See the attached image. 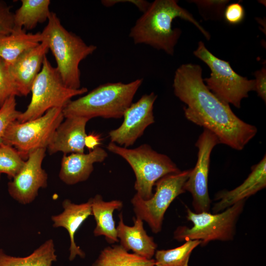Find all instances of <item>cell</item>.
<instances>
[{
	"label": "cell",
	"instance_id": "cell-33",
	"mask_svg": "<svg viewBox=\"0 0 266 266\" xmlns=\"http://www.w3.org/2000/svg\"><path fill=\"white\" fill-rule=\"evenodd\" d=\"M100 138L98 135L94 133H91L89 135H87L85 138V145L89 149L93 150L98 146V145L100 143Z\"/></svg>",
	"mask_w": 266,
	"mask_h": 266
},
{
	"label": "cell",
	"instance_id": "cell-2",
	"mask_svg": "<svg viewBox=\"0 0 266 266\" xmlns=\"http://www.w3.org/2000/svg\"><path fill=\"white\" fill-rule=\"evenodd\" d=\"M178 17L193 24L207 40L210 39V34L175 0H156L150 2L131 28L129 36L135 44L148 45L173 55L181 34L180 29L172 27L173 19Z\"/></svg>",
	"mask_w": 266,
	"mask_h": 266
},
{
	"label": "cell",
	"instance_id": "cell-7",
	"mask_svg": "<svg viewBox=\"0 0 266 266\" xmlns=\"http://www.w3.org/2000/svg\"><path fill=\"white\" fill-rule=\"evenodd\" d=\"M245 200H241L226 208L221 213H196L187 209V219L192 227L180 226L174 233V238L179 241L199 240L201 245L213 240L229 241L233 239L237 220L242 213Z\"/></svg>",
	"mask_w": 266,
	"mask_h": 266
},
{
	"label": "cell",
	"instance_id": "cell-25",
	"mask_svg": "<svg viewBox=\"0 0 266 266\" xmlns=\"http://www.w3.org/2000/svg\"><path fill=\"white\" fill-rule=\"evenodd\" d=\"M200 244L201 241L199 240H189L173 249L157 250L155 253V266H188L193 250Z\"/></svg>",
	"mask_w": 266,
	"mask_h": 266
},
{
	"label": "cell",
	"instance_id": "cell-15",
	"mask_svg": "<svg viewBox=\"0 0 266 266\" xmlns=\"http://www.w3.org/2000/svg\"><path fill=\"white\" fill-rule=\"evenodd\" d=\"M48 50L47 42L43 40L24 52L9 66L20 96H26L31 92L33 82L41 68Z\"/></svg>",
	"mask_w": 266,
	"mask_h": 266
},
{
	"label": "cell",
	"instance_id": "cell-22",
	"mask_svg": "<svg viewBox=\"0 0 266 266\" xmlns=\"http://www.w3.org/2000/svg\"><path fill=\"white\" fill-rule=\"evenodd\" d=\"M49 0H22L13 15V30H32L38 23L48 21L51 13Z\"/></svg>",
	"mask_w": 266,
	"mask_h": 266
},
{
	"label": "cell",
	"instance_id": "cell-31",
	"mask_svg": "<svg viewBox=\"0 0 266 266\" xmlns=\"http://www.w3.org/2000/svg\"><path fill=\"white\" fill-rule=\"evenodd\" d=\"M223 16L226 21L232 25L241 23L245 17L243 7L239 3H232L226 6Z\"/></svg>",
	"mask_w": 266,
	"mask_h": 266
},
{
	"label": "cell",
	"instance_id": "cell-18",
	"mask_svg": "<svg viewBox=\"0 0 266 266\" xmlns=\"http://www.w3.org/2000/svg\"><path fill=\"white\" fill-rule=\"evenodd\" d=\"M62 205L64 211L51 217L53 222V227H63L67 231L70 240L69 260L72 261L77 255L84 258L85 253L76 245L74 235L85 220L92 215V198L85 203L78 204L66 199L63 201Z\"/></svg>",
	"mask_w": 266,
	"mask_h": 266
},
{
	"label": "cell",
	"instance_id": "cell-11",
	"mask_svg": "<svg viewBox=\"0 0 266 266\" xmlns=\"http://www.w3.org/2000/svg\"><path fill=\"white\" fill-rule=\"evenodd\" d=\"M220 144L217 137L204 129L197 140L198 160L195 166L191 169L184 189L192 195V205L196 213L209 212L211 200L208 190L210 155L214 147Z\"/></svg>",
	"mask_w": 266,
	"mask_h": 266
},
{
	"label": "cell",
	"instance_id": "cell-20",
	"mask_svg": "<svg viewBox=\"0 0 266 266\" xmlns=\"http://www.w3.org/2000/svg\"><path fill=\"white\" fill-rule=\"evenodd\" d=\"M122 207L123 202L120 200L105 201L100 195L92 198V212L96 222L94 230L95 236L103 235L111 244L119 241L113 213L115 210H120Z\"/></svg>",
	"mask_w": 266,
	"mask_h": 266
},
{
	"label": "cell",
	"instance_id": "cell-32",
	"mask_svg": "<svg viewBox=\"0 0 266 266\" xmlns=\"http://www.w3.org/2000/svg\"><path fill=\"white\" fill-rule=\"evenodd\" d=\"M255 89L258 96L266 102V68L264 66L261 69L255 72Z\"/></svg>",
	"mask_w": 266,
	"mask_h": 266
},
{
	"label": "cell",
	"instance_id": "cell-6",
	"mask_svg": "<svg viewBox=\"0 0 266 266\" xmlns=\"http://www.w3.org/2000/svg\"><path fill=\"white\" fill-rule=\"evenodd\" d=\"M87 92L86 87L78 89L67 87L56 67L52 66L46 57L32 84L31 101L26 110L21 113L17 121L23 123L32 120L53 108L63 109L73 97Z\"/></svg>",
	"mask_w": 266,
	"mask_h": 266
},
{
	"label": "cell",
	"instance_id": "cell-30",
	"mask_svg": "<svg viewBox=\"0 0 266 266\" xmlns=\"http://www.w3.org/2000/svg\"><path fill=\"white\" fill-rule=\"evenodd\" d=\"M14 13L5 2L0 0V35L11 33L14 28Z\"/></svg>",
	"mask_w": 266,
	"mask_h": 266
},
{
	"label": "cell",
	"instance_id": "cell-1",
	"mask_svg": "<svg viewBox=\"0 0 266 266\" xmlns=\"http://www.w3.org/2000/svg\"><path fill=\"white\" fill-rule=\"evenodd\" d=\"M173 88L175 96L187 105L183 109L186 118L212 132L220 143L240 151L257 134L255 126L238 118L229 104L207 88L199 65H181L175 72Z\"/></svg>",
	"mask_w": 266,
	"mask_h": 266
},
{
	"label": "cell",
	"instance_id": "cell-24",
	"mask_svg": "<svg viewBox=\"0 0 266 266\" xmlns=\"http://www.w3.org/2000/svg\"><path fill=\"white\" fill-rule=\"evenodd\" d=\"M92 266H155V260L130 253L114 245L105 248Z\"/></svg>",
	"mask_w": 266,
	"mask_h": 266
},
{
	"label": "cell",
	"instance_id": "cell-23",
	"mask_svg": "<svg viewBox=\"0 0 266 266\" xmlns=\"http://www.w3.org/2000/svg\"><path fill=\"white\" fill-rule=\"evenodd\" d=\"M57 257L53 240L50 239L24 257L8 255L0 249V266H51Z\"/></svg>",
	"mask_w": 266,
	"mask_h": 266
},
{
	"label": "cell",
	"instance_id": "cell-17",
	"mask_svg": "<svg viewBox=\"0 0 266 266\" xmlns=\"http://www.w3.org/2000/svg\"><path fill=\"white\" fill-rule=\"evenodd\" d=\"M107 156L106 151L99 146L87 154L64 155L62 159L59 177L67 185L86 181L94 170V164L102 162Z\"/></svg>",
	"mask_w": 266,
	"mask_h": 266
},
{
	"label": "cell",
	"instance_id": "cell-3",
	"mask_svg": "<svg viewBox=\"0 0 266 266\" xmlns=\"http://www.w3.org/2000/svg\"><path fill=\"white\" fill-rule=\"evenodd\" d=\"M47 22L41 32L42 41L47 42L54 56L56 68L64 84L70 89H80L79 64L96 50L97 46L87 44L80 37L68 31L56 13L51 12Z\"/></svg>",
	"mask_w": 266,
	"mask_h": 266
},
{
	"label": "cell",
	"instance_id": "cell-4",
	"mask_svg": "<svg viewBox=\"0 0 266 266\" xmlns=\"http://www.w3.org/2000/svg\"><path fill=\"white\" fill-rule=\"evenodd\" d=\"M142 82L143 79L140 78L128 83L119 82L100 85L85 96L70 101L63 109L64 118H120L132 103Z\"/></svg>",
	"mask_w": 266,
	"mask_h": 266
},
{
	"label": "cell",
	"instance_id": "cell-10",
	"mask_svg": "<svg viewBox=\"0 0 266 266\" xmlns=\"http://www.w3.org/2000/svg\"><path fill=\"white\" fill-rule=\"evenodd\" d=\"M191 169L168 174L155 183L152 197L144 200L136 194L131 200L137 217L147 222L153 233H159L162 228L164 214L174 200L185 192L184 186Z\"/></svg>",
	"mask_w": 266,
	"mask_h": 266
},
{
	"label": "cell",
	"instance_id": "cell-21",
	"mask_svg": "<svg viewBox=\"0 0 266 266\" xmlns=\"http://www.w3.org/2000/svg\"><path fill=\"white\" fill-rule=\"evenodd\" d=\"M42 41L41 32L27 33L24 29L13 30L8 34L0 35V58L8 66L22 54Z\"/></svg>",
	"mask_w": 266,
	"mask_h": 266
},
{
	"label": "cell",
	"instance_id": "cell-29",
	"mask_svg": "<svg viewBox=\"0 0 266 266\" xmlns=\"http://www.w3.org/2000/svg\"><path fill=\"white\" fill-rule=\"evenodd\" d=\"M21 112L16 109V101L15 96L7 99L0 106V144L9 126L17 119Z\"/></svg>",
	"mask_w": 266,
	"mask_h": 266
},
{
	"label": "cell",
	"instance_id": "cell-13",
	"mask_svg": "<svg viewBox=\"0 0 266 266\" xmlns=\"http://www.w3.org/2000/svg\"><path fill=\"white\" fill-rule=\"evenodd\" d=\"M45 151V148H40L30 153L20 170L8 183L9 194L20 203H31L39 189L47 187L48 175L42 167Z\"/></svg>",
	"mask_w": 266,
	"mask_h": 266
},
{
	"label": "cell",
	"instance_id": "cell-19",
	"mask_svg": "<svg viewBox=\"0 0 266 266\" xmlns=\"http://www.w3.org/2000/svg\"><path fill=\"white\" fill-rule=\"evenodd\" d=\"M119 222L116 228L120 246L127 251L132 250L139 256L151 259L155 254L157 244L153 238L149 236L143 228V220L133 218L134 225L128 226L123 221V215H119Z\"/></svg>",
	"mask_w": 266,
	"mask_h": 266
},
{
	"label": "cell",
	"instance_id": "cell-27",
	"mask_svg": "<svg viewBox=\"0 0 266 266\" xmlns=\"http://www.w3.org/2000/svg\"><path fill=\"white\" fill-rule=\"evenodd\" d=\"M20 96L9 66L0 58V106L9 98Z\"/></svg>",
	"mask_w": 266,
	"mask_h": 266
},
{
	"label": "cell",
	"instance_id": "cell-16",
	"mask_svg": "<svg viewBox=\"0 0 266 266\" xmlns=\"http://www.w3.org/2000/svg\"><path fill=\"white\" fill-rule=\"evenodd\" d=\"M266 155L257 164L251 168V172L243 182L235 188L221 191L215 195L217 201L213 207L214 213H219L266 188Z\"/></svg>",
	"mask_w": 266,
	"mask_h": 266
},
{
	"label": "cell",
	"instance_id": "cell-14",
	"mask_svg": "<svg viewBox=\"0 0 266 266\" xmlns=\"http://www.w3.org/2000/svg\"><path fill=\"white\" fill-rule=\"evenodd\" d=\"M56 130L47 147L48 152L53 154L58 152L64 155L68 153H84L86 126L89 119L70 116L65 118Z\"/></svg>",
	"mask_w": 266,
	"mask_h": 266
},
{
	"label": "cell",
	"instance_id": "cell-12",
	"mask_svg": "<svg viewBox=\"0 0 266 266\" xmlns=\"http://www.w3.org/2000/svg\"><path fill=\"white\" fill-rule=\"evenodd\" d=\"M157 98L152 92L132 103L124 112L120 126L109 132L111 142L125 148L133 145L145 129L155 122L153 108Z\"/></svg>",
	"mask_w": 266,
	"mask_h": 266
},
{
	"label": "cell",
	"instance_id": "cell-8",
	"mask_svg": "<svg viewBox=\"0 0 266 266\" xmlns=\"http://www.w3.org/2000/svg\"><path fill=\"white\" fill-rule=\"evenodd\" d=\"M193 54L210 69V77L203 79L207 88L222 101L240 108L241 100L248 97L250 92L255 91V80L237 74L229 62L212 54L201 41Z\"/></svg>",
	"mask_w": 266,
	"mask_h": 266
},
{
	"label": "cell",
	"instance_id": "cell-5",
	"mask_svg": "<svg viewBox=\"0 0 266 266\" xmlns=\"http://www.w3.org/2000/svg\"><path fill=\"white\" fill-rule=\"evenodd\" d=\"M107 149L130 165L135 175L136 194L144 200L152 197L153 187L159 179L181 171L168 156L157 152L147 144L129 149L110 142Z\"/></svg>",
	"mask_w": 266,
	"mask_h": 266
},
{
	"label": "cell",
	"instance_id": "cell-26",
	"mask_svg": "<svg viewBox=\"0 0 266 266\" xmlns=\"http://www.w3.org/2000/svg\"><path fill=\"white\" fill-rule=\"evenodd\" d=\"M24 160L13 147L1 143L0 144V178L5 174L12 179L23 166Z\"/></svg>",
	"mask_w": 266,
	"mask_h": 266
},
{
	"label": "cell",
	"instance_id": "cell-9",
	"mask_svg": "<svg viewBox=\"0 0 266 266\" xmlns=\"http://www.w3.org/2000/svg\"><path fill=\"white\" fill-rule=\"evenodd\" d=\"M64 119L63 109L53 108L32 120L23 123L16 120L7 128L2 143L13 147L25 160L32 151L47 148Z\"/></svg>",
	"mask_w": 266,
	"mask_h": 266
},
{
	"label": "cell",
	"instance_id": "cell-28",
	"mask_svg": "<svg viewBox=\"0 0 266 266\" xmlns=\"http://www.w3.org/2000/svg\"><path fill=\"white\" fill-rule=\"evenodd\" d=\"M195 3L199 9L200 14L205 20H219L223 17V14L228 0H191Z\"/></svg>",
	"mask_w": 266,
	"mask_h": 266
}]
</instances>
